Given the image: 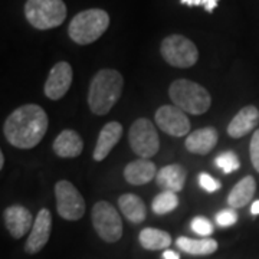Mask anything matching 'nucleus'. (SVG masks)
<instances>
[{
  "instance_id": "nucleus-30",
  "label": "nucleus",
  "mask_w": 259,
  "mask_h": 259,
  "mask_svg": "<svg viewBox=\"0 0 259 259\" xmlns=\"http://www.w3.org/2000/svg\"><path fill=\"white\" fill-rule=\"evenodd\" d=\"M180 3L186 5V6H190V8H193V6H203L207 13H212L213 10L218 8L219 0H180Z\"/></svg>"
},
{
  "instance_id": "nucleus-21",
  "label": "nucleus",
  "mask_w": 259,
  "mask_h": 259,
  "mask_svg": "<svg viewBox=\"0 0 259 259\" xmlns=\"http://www.w3.org/2000/svg\"><path fill=\"white\" fill-rule=\"evenodd\" d=\"M118 206H120L121 213L131 223H141L146 219V216H147L146 204L136 194H122L120 199H118Z\"/></svg>"
},
{
  "instance_id": "nucleus-22",
  "label": "nucleus",
  "mask_w": 259,
  "mask_h": 259,
  "mask_svg": "<svg viewBox=\"0 0 259 259\" xmlns=\"http://www.w3.org/2000/svg\"><path fill=\"white\" fill-rule=\"evenodd\" d=\"M176 245L180 249L194 256L200 255H210L218 250V242L210 238H202V239H192L187 236H180L177 239Z\"/></svg>"
},
{
  "instance_id": "nucleus-8",
  "label": "nucleus",
  "mask_w": 259,
  "mask_h": 259,
  "mask_svg": "<svg viewBox=\"0 0 259 259\" xmlns=\"http://www.w3.org/2000/svg\"><path fill=\"white\" fill-rule=\"evenodd\" d=\"M128 143L133 151L140 158H150L156 156L160 148L157 130L147 118L134 121L128 133Z\"/></svg>"
},
{
  "instance_id": "nucleus-10",
  "label": "nucleus",
  "mask_w": 259,
  "mask_h": 259,
  "mask_svg": "<svg viewBox=\"0 0 259 259\" xmlns=\"http://www.w3.org/2000/svg\"><path fill=\"white\" fill-rule=\"evenodd\" d=\"M156 124L168 136L185 137L190 133V120L176 105H161L156 111Z\"/></svg>"
},
{
  "instance_id": "nucleus-27",
  "label": "nucleus",
  "mask_w": 259,
  "mask_h": 259,
  "mask_svg": "<svg viewBox=\"0 0 259 259\" xmlns=\"http://www.w3.org/2000/svg\"><path fill=\"white\" fill-rule=\"evenodd\" d=\"M216 223L222 228H229L232 225H235L238 221V213L235 209H223L221 212L216 213V218H214Z\"/></svg>"
},
{
  "instance_id": "nucleus-32",
  "label": "nucleus",
  "mask_w": 259,
  "mask_h": 259,
  "mask_svg": "<svg viewBox=\"0 0 259 259\" xmlns=\"http://www.w3.org/2000/svg\"><path fill=\"white\" fill-rule=\"evenodd\" d=\"M250 213H252L253 216L259 214V200H256V202H253V203H252V207H250Z\"/></svg>"
},
{
  "instance_id": "nucleus-18",
  "label": "nucleus",
  "mask_w": 259,
  "mask_h": 259,
  "mask_svg": "<svg viewBox=\"0 0 259 259\" xmlns=\"http://www.w3.org/2000/svg\"><path fill=\"white\" fill-rule=\"evenodd\" d=\"M157 176V168L148 158H139L128 163L124 168V177L133 186L146 185Z\"/></svg>"
},
{
  "instance_id": "nucleus-13",
  "label": "nucleus",
  "mask_w": 259,
  "mask_h": 259,
  "mask_svg": "<svg viewBox=\"0 0 259 259\" xmlns=\"http://www.w3.org/2000/svg\"><path fill=\"white\" fill-rule=\"evenodd\" d=\"M3 216H5L6 228L15 239L23 238L29 232V229H32V226H33L32 213L29 212L28 209H25L23 206H10L5 210Z\"/></svg>"
},
{
  "instance_id": "nucleus-20",
  "label": "nucleus",
  "mask_w": 259,
  "mask_h": 259,
  "mask_svg": "<svg viewBox=\"0 0 259 259\" xmlns=\"http://www.w3.org/2000/svg\"><path fill=\"white\" fill-rule=\"evenodd\" d=\"M256 192V182L252 176H246L233 186L228 196V204L232 209H241L252 200Z\"/></svg>"
},
{
  "instance_id": "nucleus-25",
  "label": "nucleus",
  "mask_w": 259,
  "mask_h": 259,
  "mask_svg": "<svg viewBox=\"0 0 259 259\" xmlns=\"http://www.w3.org/2000/svg\"><path fill=\"white\" fill-rule=\"evenodd\" d=\"M214 163L225 175H231L233 171L239 170V167H241L239 157L233 151H225L222 154H219L218 157L214 158Z\"/></svg>"
},
{
  "instance_id": "nucleus-33",
  "label": "nucleus",
  "mask_w": 259,
  "mask_h": 259,
  "mask_svg": "<svg viewBox=\"0 0 259 259\" xmlns=\"http://www.w3.org/2000/svg\"><path fill=\"white\" fill-rule=\"evenodd\" d=\"M3 166H5V154L0 153V168H3Z\"/></svg>"
},
{
  "instance_id": "nucleus-29",
  "label": "nucleus",
  "mask_w": 259,
  "mask_h": 259,
  "mask_svg": "<svg viewBox=\"0 0 259 259\" xmlns=\"http://www.w3.org/2000/svg\"><path fill=\"white\" fill-rule=\"evenodd\" d=\"M249 153H250V161H252V166L259 173V128L253 133L252 140H250L249 146Z\"/></svg>"
},
{
  "instance_id": "nucleus-12",
  "label": "nucleus",
  "mask_w": 259,
  "mask_h": 259,
  "mask_svg": "<svg viewBox=\"0 0 259 259\" xmlns=\"http://www.w3.org/2000/svg\"><path fill=\"white\" fill-rule=\"evenodd\" d=\"M51 229H52L51 212L48 209H40L35 222H33V226L30 229L26 245H25V250L29 255L37 253L45 248V245L49 241V236H51Z\"/></svg>"
},
{
  "instance_id": "nucleus-11",
  "label": "nucleus",
  "mask_w": 259,
  "mask_h": 259,
  "mask_svg": "<svg viewBox=\"0 0 259 259\" xmlns=\"http://www.w3.org/2000/svg\"><path fill=\"white\" fill-rule=\"evenodd\" d=\"M72 78H74V72H72L71 65L64 61L58 62L48 75L45 88H44L45 95L52 101L61 100L71 88Z\"/></svg>"
},
{
  "instance_id": "nucleus-17",
  "label": "nucleus",
  "mask_w": 259,
  "mask_h": 259,
  "mask_svg": "<svg viewBox=\"0 0 259 259\" xmlns=\"http://www.w3.org/2000/svg\"><path fill=\"white\" fill-rule=\"evenodd\" d=\"M186 179H187V171L185 167L180 164H168L158 170L156 183L163 190L179 193L185 187Z\"/></svg>"
},
{
  "instance_id": "nucleus-1",
  "label": "nucleus",
  "mask_w": 259,
  "mask_h": 259,
  "mask_svg": "<svg viewBox=\"0 0 259 259\" xmlns=\"http://www.w3.org/2000/svg\"><path fill=\"white\" fill-rule=\"evenodd\" d=\"M49 118L42 107L26 104L19 107L5 121L3 133L13 147L29 150L36 147L45 137Z\"/></svg>"
},
{
  "instance_id": "nucleus-9",
  "label": "nucleus",
  "mask_w": 259,
  "mask_h": 259,
  "mask_svg": "<svg viewBox=\"0 0 259 259\" xmlns=\"http://www.w3.org/2000/svg\"><path fill=\"white\" fill-rule=\"evenodd\" d=\"M56 209L65 221H78L85 213V200L71 182L61 180L55 185Z\"/></svg>"
},
{
  "instance_id": "nucleus-14",
  "label": "nucleus",
  "mask_w": 259,
  "mask_h": 259,
  "mask_svg": "<svg viewBox=\"0 0 259 259\" xmlns=\"http://www.w3.org/2000/svg\"><path fill=\"white\" fill-rule=\"evenodd\" d=\"M259 124V110L253 105H246L238 112L228 125V134L232 139H242L249 134Z\"/></svg>"
},
{
  "instance_id": "nucleus-16",
  "label": "nucleus",
  "mask_w": 259,
  "mask_h": 259,
  "mask_svg": "<svg viewBox=\"0 0 259 259\" xmlns=\"http://www.w3.org/2000/svg\"><path fill=\"white\" fill-rule=\"evenodd\" d=\"M218 144V131L213 127L196 130L186 139V148L193 154H207Z\"/></svg>"
},
{
  "instance_id": "nucleus-7",
  "label": "nucleus",
  "mask_w": 259,
  "mask_h": 259,
  "mask_svg": "<svg viewBox=\"0 0 259 259\" xmlns=\"http://www.w3.org/2000/svg\"><path fill=\"white\" fill-rule=\"evenodd\" d=\"M93 225L95 232L102 241L114 243L120 241L122 236V221L120 218V213L114 206L108 202H97L94 204L93 213Z\"/></svg>"
},
{
  "instance_id": "nucleus-2",
  "label": "nucleus",
  "mask_w": 259,
  "mask_h": 259,
  "mask_svg": "<svg viewBox=\"0 0 259 259\" xmlns=\"http://www.w3.org/2000/svg\"><path fill=\"white\" fill-rule=\"evenodd\" d=\"M124 87L122 75L115 69H101L94 75L90 91L88 105L97 115H105L120 100Z\"/></svg>"
},
{
  "instance_id": "nucleus-24",
  "label": "nucleus",
  "mask_w": 259,
  "mask_h": 259,
  "mask_svg": "<svg viewBox=\"0 0 259 259\" xmlns=\"http://www.w3.org/2000/svg\"><path fill=\"white\" fill-rule=\"evenodd\" d=\"M179 206V197L177 193L175 192H167L163 190L161 193H158L153 203H151V209L156 214H167V213L173 212Z\"/></svg>"
},
{
  "instance_id": "nucleus-15",
  "label": "nucleus",
  "mask_w": 259,
  "mask_h": 259,
  "mask_svg": "<svg viewBox=\"0 0 259 259\" xmlns=\"http://www.w3.org/2000/svg\"><path fill=\"white\" fill-rule=\"evenodd\" d=\"M121 136H122V125L120 122L111 121V122L105 124L98 136V140H97V146L94 150V160L102 161L104 158H107L112 148L115 147L117 143L120 141Z\"/></svg>"
},
{
  "instance_id": "nucleus-6",
  "label": "nucleus",
  "mask_w": 259,
  "mask_h": 259,
  "mask_svg": "<svg viewBox=\"0 0 259 259\" xmlns=\"http://www.w3.org/2000/svg\"><path fill=\"white\" fill-rule=\"evenodd\" d=\"M160 52L167 64L176 68H190L199 59V51L196 45L183 35L167 36L161 42Z\"/></svg>"
},
{
  "instance_id": "nucleus-3",
  "label": "nucleus",
  "mask_w": 259,
  "mask_h": 259,
  "mask_svg": "<svg viewBox=\"0 0 259 259\" xmlns=\"http://www.w3.org/2000/svg\"><path fill=\"white\" fill-rule=\"evenodd\" d=\"M168 95L176 107L192 115H202L210 108L212 104L207 90L189 79H176L171 82Z\"/></svg>"
},
{
  "instance_id": "nucleus-5",
  "label": "nucleus",
  "mask_w": 259,
  "mask_h": 259,
  "mask_svg": "<svg viewBox=\"0 0 259 259\" xmlns=\"http://www.w3.org/2000/svg\"><path fill=\"white\" fill-rule=\"evenodd\" d=\"M25 16L39 30L58 28L66 18V6L62 0H28Z\"/></svg>"
},
{
  "instance_id": "nucleus-4",
  "label": "nucleus",
  "mask_w": 259,
  "mask_h": 259,
  "mask_svg": "<svg viewBox=\"0 0 259 259\" xmlns=\"http://www.w3.org/2000/svg\"><path fill=\"white\" fill-rule=\"evenodd\" d=\"M110 26V16L102 9L79 12L68 28L69 37L78 45H90L98 40Z\"/></svg>"
},
{
  "instance_id": "nucleus-19",
  "label": "nucleus",
  "mask_w": 259,
  "mask_h": 259,
  "mask_svg": "<svg viewBox=\"0 0 259 259\" xmlns=\"http://www.w3.org/2000/svg\"><path fill=\"white\" fill-rule=\"evenodd\" d=\"M83 150L81 136L74 130H64L54 141V151L62 158L78 157Z\"/></svg>"
},
{
  "instance_id": "nucleus-23",
  "label": "nucleus",
  "mask_w": 259,
  "mask_h": 259,
  "mask_svg": "<svg viewBox=\"0 0 259 259\" xmlns=\"http://www.w3.org/2000/svg\"><path fill=\"white\" fill-rule=\"evenodd\" d=\"M139 241L141 246L147 250H166L171 245V236L164 231L156 228H146L140 232Z\"/></svg>"
},
{
  "instance_id": "nucleus-31",
  "label": "nucleus",
  "mask_w": 259,
  "mask_h": 259,
  "mask_svg": "<svg viewBox=\"0 0 259 259\" xmlns=\"http://www.w3.org/2000/svg\"><path fill=\"white\" fill-rule=\"evenodd\" d=\"M163 258L164 259H180V255L176 253L175 250H170V249H166L163 252Z\"/></svg>"
},
{
  "instance_id": "nucleus-28",
  "label": "nucleus",
  "mask_w": 259,
  "mask_h": 259,
  "mask_svg": "<svg viewBox=\"0 0 259 259\" xmlns=\"http://www.w3.org/2000/svg\"><path fill=\"white\" fill-rule=\"evenodd\" d=\"M199 185L207 193H214V192H218L222 187L219 180H216L214 177L207 175V173H200L199 175Z\"/></svg>"
},
{
  "instance_id": "nucleus-26",
  "label": "nucleus",
  "mask_w": 259,
  "mask_h": 259,
  "mask_svg": "<svg viewBox=\"0 0 259 259\" xmlns=\"http://www.w3.org/2000/svg\"><path fill=\"white\" fill-rule=\"evenodd\" d=\"M190 228L194 233H197L199 236L202 238H207L209 235L213 233V225L209 219H206L203 216H197L194 218L192 223H190Z\"/></svg>"
}]
</instances>
